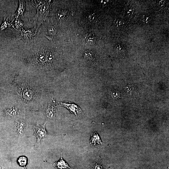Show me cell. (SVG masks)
Returning a JSON list of instances; mask_svg holds the SVG:
<instances>
[{"label":"cell","mask_w":169,"mask_h":169,"mask_svg":"<svg viewBox=\"0 0 169 169\" xmlns=\"http://www.w3.org/2000/svg\"><path fill=\"white\" fill-rule=\"evenodd\" d=\"M21 57L23 66L42 76H56L62 70V57L58 51L35 39Z\"/></svg>","instance_id":"cell-1"},{"label":"cell","mask_w":169,"mask_h":169,"mask_svg":"<svg viewBox=\"0 0 169 169\" xmlns=\"http://www.w3.org/2000/svg\"><path fill=\"white\" fill-rule=\"evenodd\" d=\"M44 86L35 79L22 76L17 74L11 83L9 93L26 108H39L44 101L47 91Z\"/></svg>","instance_id":"cell-2"},{"label":"cell","mask_w":169,"mask_h":169,"mask_svg":"<svg viewBox=\"0 0 169 169\" xmlns=\"http://www.w3.org/2000/svg\"><path fill=\"white\" fill-rule=\"evenodd\" d=\"M36 14L34 18L35 27L39 29L46 19L50 8V2L47 1H35Z\"/></svg>","instance_id":"cell-3"},{"label":"cell","mask_w":169,"mask_h":169,"mask_svg":"<svg viewBox=\"0 0 169 169\" xmlns=\"http://www.w3.org/2000/svg\"><path fill=\"white\" fill-rule=\"evenodd\" d=\"M38 28L35 26L32 29H23L18 32H14L17 39H22L29 44L34 40Z\"/></svg>","instance_id":"cell-4"},{"label":"cell","mask_w":169,"mask_h":169,"mask_svg":"<svg viewBox=\"0 0 169 169\" xmlns=\"http://www.w3.org/2000/svg\"><path fill=\"white\" fill-rule=\"evenodd\" d=\"M47 122H45L43 125H39L38 124L33 125V128L35 132L34 135L37 138L35 148L39 145L40 141L42 139L50 136V134L45 129V125Z\"/></svg>","instance_id":"cell-5"},{"label":"cell","mask_w":169,"mask_h":169,"mask_svg":"<svg viewBox=\"0 0 169 169\" xmlns=\"http://www.w3.org/2000/svg\"><path fill=\"white\" fill-rule=\"evenodd\" d=\"M27 128V123L24 120L18 119L16 121L15 123V130L19 137H22L24 135Z\"/></svg>","instance_id":"cell-6"},{"label":"cell","mask_w":169,"mask_h":169,"mask_svg":"<svg viewBox=\"0 0 169 169\" xmlns=\"http://www.w3.org/2000/svg\"><path fill=\"white\" fill-rule=\"evenodd\" d=\"M60 105L64 107L68 110L71 113L77 116L82 112V110L77 105L74 104L65 102H61Z\"/></svg>","instance_id":"cell-7"},{"label":"cell","mask_w":169,"mask_h":169,"mask_svg":"<svg viewBox=\"0 0 169 169\" xmlns=\"http://www.w3.org/2000/svg\"><path fill=\"white\" fill-rule=\"evenodd\" d=\"M20 111L15 106H13L6 109L4 114L6 116L12 118H16L19 116Z\"/></svg>","instance_id":"cell-8"},{"label":"cell","mask_w":169,"mask_h":169,"mask_svg":"<svg viewBox=\"0 0 169 169\" xmlns=\"http://www.w3.org/2000/svg\"><path fill=\"white\" fill-rule=\"evenodd\" d=\"M62 154L61 152L60 159L53 163V166L56 169H72L68 164L63 159Z\"/></svg>","instance_id":"cell-9"},{"label":"cell","mask_w":169,"mask_h":169,"mask_svg":"<svg viewBox=\"0 0 169 169\" xmlns=\"http://www.w3.org/2000/svg\"><path fill=\"white\" fill-rule=\"evenodd\" d=\"M24 25V22L20 19L19 17L16 18L14 24H12V27L14 29L12 30L13 32H20L23 29Z\"/></svg>","instance_id":"cell-10"},{"label":"cell","mask_w":169,"mask_h":169,"mask_svg":"<svg viewBox=\"0 0 169 169\" xmlns=\"http://www.w3.org/2000/svg\"><path fill=\"white\" fill-rule=\"evenodd\" d=\"M19 7L17 11L14 14L15 18L19 17L20 16H23L25 10V2L24 1H19Z\"/></svg>","instance_id":"cell-11"},{"label":"cell","mask_w":169,"mask_h":169,"mask_svg":"<svg viewBox=\"0 0 169 169\" xmlns=\"http://www.w3.org/2000/svg\"><path fill=\"white\" fill-rule=\"evenodd\" d=\"M90 144L95 146H99L101 144L100 138L96 132L92 134V138L90 140Z\"/></svg>","instance_id":"cell-12"},{"label":"cell","mask_w":169,"mask_h":169,"mask_svg":"<svg viewBox=\"0 0 169 169\" xmlns=\"http://www.w3.org/2000/svg\"><path fill=\"white\" fill-rule=\"evenodd\" d=\"M56 28L55 27L51 26H48L47 30L46 35H44L48 39L52 40L53 37L56 35Z\"/></svg>","instance_id":"cell-13"},{"label":"cell","mask_w":169,"mask_h":169,"mask_svg":"<svg viewBox=\"0 0 169 169\" xmlns=\"http://www.w3.org/2000/svg\"><path fill=\"white\" fill-rule=\"evenodd\" d=\"M8 18H6V17H5L4 22L2 26L0 27V33H2L6 30L10 29L12 27V23L8 21Z\"/></svg>","instance_id":"cell-14"},{"label":"cell","mask_w":169,"mask_h":169,"mask_svg":"<svg viewBox=\"0 0 169 169\" xmlns=\"http://www.w3.org/2000/svg\"><path fill=\"white\" fill-rule=\"evenodd\" d=\"M91 169H104V167L100 160L96 161L90 165Z\"/></svg>","instance_id":"cell-15"},{"label":"cell","mask_w":169,"mask_h":169,"mask_svg":"<svg viewBox=\"0 0 169 169\" xmlns=\"http://www.w3.org/2000/svg\"><path fill=\"white\" fill-rule=\"evenodd\" d=\"M18 162L19 165L26 168V166L28 163V159L27 157L24 156L19 157L18 159Z\"/></svg>","instance_id":"cell-16"},{"label":"cell","mask_w":169,"mask_h":169,"mask_svg":"<svg viewBox=\"0 0 169 169\" xmlns=\"http://www.w3.org/2000/svg\"><path fill=\"white\" fill-rule=\"evenodd\" d=\"M0 169H5L3 167L0 166Z\"/></svg>","instance_id":"cell-17"}]
</instances>
